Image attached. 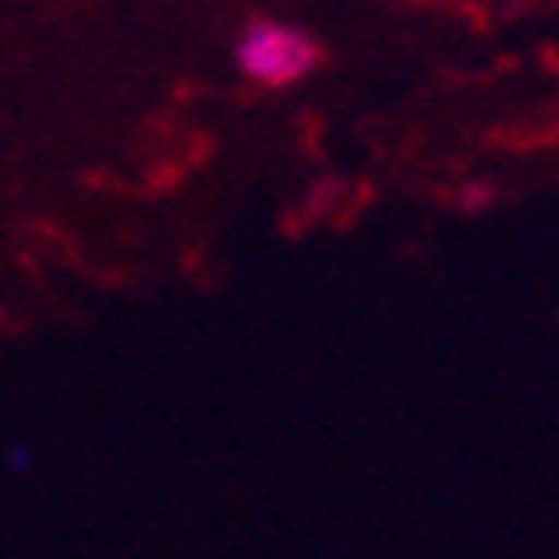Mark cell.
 <instances>
[{
    "mask_svg": "<svg viewBox=\"0 0 559 559\" xmlns=\"http://www.w3.org/2000/svg\"><path fill=\"white\" fill-rule=\"evenodd\" d=\"M27 465H32V452H27L23 443H19V448H10V471H14V475H23Z\"/></svg>",
    "mask_w": 559,
    "mask_h": 559,
    "instance_id": "obj_2",
    "label": "cell"
},
{
    "mask_svg": "<svg viewBox=\"0 0 559 559\" xmlns=\"http://www.w3.org/2000/svg\"><path fill=\"white\" fill-rule=\"evenodd\" d=\"M322 63V45L287 23L251 19L238 36V68L260 85H296Z\"/></svg>",
    "mask_w": 559,
    "mask_h": 559,
    "instance_id": "obj_1",
    "label": "cell"
}]
</instances>
